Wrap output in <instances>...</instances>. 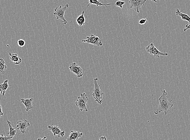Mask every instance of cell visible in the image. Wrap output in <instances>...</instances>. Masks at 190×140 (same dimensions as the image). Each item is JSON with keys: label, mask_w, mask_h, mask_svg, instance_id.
<instances>
[{"label": "cell", "mask_w": 190, "mask_h": 140, "mask_svg": "<svg viewBox=\"0 0 190 140\" xmlns=\"http://www.w3.org/2000/svg\"><path fill=\"white\" fill-rule=\"evenodd\" d=\"M161 92L162 94L159 98V106L155 111L154 112V113L156 115H158L161 112H163L164 115H166L173 106L174 104L172 103L173 100L169 99V97L167 96V92L165 89L162 90Z\"/></svg>", "instance_id": "6da1fadb"}, {"label": "cell", "mask_w": 190, "mask_h": 140, "mask_svg": "<svg viewBox=\"0 0 190 140\" xmlns=\"http://www.w3.org/2000/svg\"><path fill=\"white\" fill-rule=\"evenodd\" d=\"M98 80V78H95L93 79L94 88L92 93V95L94 98L95 101L97 102L99 104H101L102 102V96L104 94V93L100 89V86L97 83Z\"/></svg>", "instance_id": "7a4b0ae2"}, {"label": "cell", "mask_w": 190, "mask_h": 140, "mask_svg": "<svg viewBox=\"0 0 190 140\" xmlns=\"http://www.w3.org/2000/svg\"><path fill=\"white\" fill-rule=\"evenodd\" d=\"M88 101V98L87 95L85 92L80 94V96L78 97L77 100L75 102V104L76 106L80 108L81 111L83 110L88 111L87 108V104Z\"/></svg>", "instance_id": "3957f363"}, {"label": "cell", "mask_w": 190, "mask_h": 140, "mask_svg": "<svg viewBox=\"0 0 190 140\" xmlns=\"http://www.w3.org/2000/svg\"><path fill=\"white\" fill-rule=\"evenodd\" d=\"M69 7V5L67 4L64 7H62L61 5L59 7H56L54 9V13L53 14L55 15L56 19H60L64 24H66L68 21L64 18V13L67 9Z\"/></svg>", "instance_id": "277c9868"}, {"label": "cell", "mask_w": 190, "mask_h": 140, "mask_svg": "<svg viewBox=\"0 0 190 140\" xmlns=\"http://www.w3.org/2000/svg\"><path fill=\"white\" fill-rule=\"evenodd\" d=\"M146 50L147 52L151 55L154 56L155 58H159L160 56H167L168 55V53H163L158 50L157 47H155L154 44L151 43L146 47Z\"/></svg>", "instance_id": "5b68a950"}, {"label": "cell", "mask_w": 190, "mask_h": 140, "mask_svg": "<svg viewBox=\"0 0 190 140\" xmlns=\"http://www.w3.org/2000/svg\"><path fill=\"white\" fill-rule=\"evenodd\" d=\"M86 38H87L86 39L83 40L81 41V42L91 44L94 46H97L98 47L103 46L102 40L100 38L99 36L97 35H94L93 34H91L90 36H87Z\"/></svg>", "instance_id": "8992f818"}, {"label": "cell", "mask_w": 190, "mask_h": 140, "mask_svg": "<svg viewBox=\"0 0 190 140\" xmlns=\"http://www.w3.org/2000/svg\"><path fill=\"white\" fill-rule=\"evenodd\" d=\"M147 0H129L130 9H133L137 13L142 11L141 7L144 6Z\"/></svg>", "instance_id": "52a82bcc"}, {"label": "cell", "mask_w": 190, "mask_h": 140, "mask_svg": "<svg viewBox=\"0 0 190 140\" xmlns=\"http://www.w3.org/2000/svg\"><path fill=\"white\" fill-rule=\"evenodd\" d=\"M69 68L70 71L76 75L78 77H81L83 76L82 68L81 67L79 66L76 63H72L69 65Z\"/></svg>", "instance_id": "ba28073f"}, {"label": "cell", "mask_w": 190, "mask_h": 140, "mask_svg": "<svg viewBox=\"0 0 190 140\" xmlns=\"http://www.w3.org/2000/svg\"><path fill=\"white\" fill-rule=\"evenodd\" d=\"M30 125L29 121L26 120H19L17 121L16 126V128L18 130H20L21 132L22 133L24 134L26 132V131L27 128L30 127Z\"/></svg>", "instance_id": "9c48e42d"}, {"label": "cell", "mask_w": 190, "mask_h": 140, "mask_svg": "<svg viewBox=\"0 0 190 140\" xmlns=\"http://www.w3.org/2000/svg\"><path fill=\"white\" fill-rule=\"evenodd\" d=\"M49 129L52 131L54 136H58V138L63 137L65 135V131H62L59 126H54L53 124L48 125Z\"/></svg>", "instance_id": "30bf717a"}, {"label": "cell", "mask_w": 190, "mask_h": 140, "mask_svg": "<svg viewBox=\"0 0 190 140\" xmlns=\"http://www.w3.org/2000/svg\"><path fill=\"white\" fill-rule=\"evenodd\" d=\"M21 103L23 104L25 107V110L27 112L29 111L30 109H32L34 108L32 105V103L34 99L33 98H29V99H24L21 98L20 99Z\"/></svg>", "instance_id": "8fae6325"}, {"label": "cell", "mask_w": 190, "mask_h": 140, "mask_svg": "<svg viewBox=\"0 0 190 140\" xmlns=\"http://www.w3.org/2000/svg\"><path fill=\"white\" fill-rule=\"evenodd\" d=\"M83 134L79 131H71V133L67 137L66 140H77L82 137Z\"/></svg>", "instance_id": "7c38bea8"}, {"label": "cell", "mask_w": 190, "mask_h": 140, "mask_svg": "<svg viewBox=\"0 0 190 140\" xmlns=\"http://www.w3.org/2000/svg\"><path fill=\"white\" fill-rule=\"evenodd\" d=\"M10 56L11 60L17 65H19L22 62V59L19 57V56L16 53H12L11 52L8 53Z\"/></svg>", "instance_id": "4fadbf2b"}, {"label": "cell", "mask_w": 190, "mask_h": 140, "mask_svg": "<svg viewBox=\"0 0 190 140\" xmlns=\"http://www.w3.org/2000/svg\"><path fill=\"white\" fill-rule=\"evenodd\" d=\"M9 86L10 85L8 84V80H5L3 83L0 84V93L2 96H5L6 90Z\"/></svg>", "instance_id": "5bb4252c"}, {"label": "cell", "mask_w": 190, "mask_h": 140, "mask_svg": "<svg viewBox=\"0 0 190 140\" xmlns=\"http://www.w3.org/2000/svg\"><path fill=\"white\" fill-rule=\"evenodd\" d=\"M86 3H88V4L87 5L86 9L87 8V7L90 5H95L97 6H102V5L105 6L107 7V5H114V3H109V4H104L102 3L100 1L98 0H89V1L87 2H86Z\"/></svg>", "instance_id": "9a60e30c"}, {"label": "cell", "mask_w": 190, "mask_h": 140, "mask_svg": "<svg viewBox=\"0 0 190 140\" xmlns=\"http://www.w3.org/2000/svg\"><path fill=\"white\" fill-rule=\"evenodd\" d=\"M7 125H8V127H9V132L8 133V134L9 135V137H11L12 138L13 137L16 136L17 132L15 130V128H13L12 126V123L11 121L7 120Z\"/></svg>", "instance_id": "2e32d148"}, {"label": "cell", "mask_w": 190, "mask_h": 140, "mask_svg": "<svg viewBox=\"0 0 190 140\" xmlns=\"http://www.w3.org/2000/svg\"><path fill=\"white\" fill-rule=\"evenodd\" d=\"M183 10L180 11L178 9H177L176 12V14L177 15L180 16L182 18V20L184 21H187L189 23L188 25L190 24V17L187 14L182 13V12Z\"/></svg>", "instance_id": "e0dca14e"}, {"label": "cell", "mask_w": 190, "mask_h": 140, "mask_svg": "<svg viewBox=\"0 0 190 140\" xmlns=\"http://www.w3.org/2000/svg\"><path fill=\"white\" fill-rule=\"evenodd\" d=\"M85 10L83 11L82 14L77 17L76 19V22L77 24L80 26H82L85 25L86 22V19L84 17Z\"/></svg>", "instance_id": "ac0fdd59"}, {"label": "cell", "mask_w": 190, "mask_h": 140, "mask_svg": "<svg viewBox=\"0 0 190 140\" xmlns=\"http://www.w3.org/2000/svg\"><path fill=\"white\" fill-rule=\"evenodd\" d=\"M7 67L5 64L4 60L2 58H0V74H5V73Z\"/></svg>", "instance_id": "d6986e66"}, {"label": "cell", "mask_w": 190, "mask_h": 140, "mask_svg": "<svg viewBox=\"0 0 190 140\" xmlns=\"http://www.w3.org/2000/svg\"><path fill=\"white\" fill-rule=\"evenodd\" d=\"M18 44L19 47H24L25 44V41L24 40L21 39H19L18 41Z\"/></svg>", "instance_id": "ffe728a7"}, {"label": "cell", "mask_w": 190, "mask_h": 140, "mask_svg": "<svg viewBox=\"0 0 190 140\" xmlns=\"http://www.w3.org/2000/svg\"><path fill=\"white\" fill-rule=\"evenodd\" d=\"M125 3V2L124 1H117L115 5L117 7H119L120 8L122 9L123 8V5Z\"/></svg>", "instance_id": "44dd1931"}, {"label": "cell", "mask_w": 190, "mask_h": 140, "mask_svg": "<svg viewBox=\"0 0 190 140\" xmlns=\"http://www.w3.org/2000/svg\"><path fill=\"white\" fill-rule=\"evenodd\" d=\"M12 139L11 137H6L3 134L0 135V140H9Z\"/></svg>", "instance_id": "7402d4cb"}, {"label": "cell", "mask_w": 190, "mask_h": 140, "mask_svg": "<svg viewBox=\"0 0 190 140\" xmlns=\"http://www.w3.org/2000/svg\"><path fill=\"white\" fill-rule=\"evenodd\" d=\"M146 16H145L144 18L141 19V20L139 21V24H141V25H143L145 24L147 22V21L148 20V19H147L146 18Z\"/></svg>", "instance_id": "603a6c76"}, {"label": "cell", "mask_w": 190, "mask_h": 140, "mask_svg": "<svg viewBox=\"0 0 190 140\" xmlns=\"http://www.w3.org/2000/svg\"><path fill=\"white\" fill-rule=\"evenodd\" d=\"M4 115V113L2 112V107L1 104V101H0V119L1 118V117L3 116Z\"/></svg>", "instance_id": "cb8c5ba5"}, {"label": "cell", "mask_w": 190, "mask_h": 140, "mask_svg": "<svg viewBox=\"0 0 190 140\" xmlns=\"http://www.w3.org/2000/svg\"><path fill=\"white\" fill-rule=\"evenodd\" d=\"M190 29V24L188 25V24H187V25H186V26H185L184 30V31L186 32L187 31V30H188V29Z\"/></svg>", "instance_id": "d4e9b609"}, {"label": "cell", "mask_w": 190, "mask_h": 140, "mask_svg": "<svg viewBox=\"0 0 190 140\" xmlns=\"http://www.w3.org/2000/svg\"><path fill=\"white\" fill-rule=\"evenodd\" d=\"M37 140H47V137H43V138H39Z\"/></svg>", "instance_id": "484cf974"}, {"label": "cell", "mask_w": 190, "mask_h": 140, "mask_svg": "<svg viewBox=\"0 0 190 140\" xmlns=\"http://www.w3.org/2000/svg\"><path fill=\"white\" fill-rule=\"evenodd\" d=\"M99 140H107V138H106V137H105V136H103V137H101Z\"/></svg>", "instance_id": "4316f807"}, {"label": "cell", "mask_w": 190, "mask_h": 140, "mask_svg": "<svg viewBox=\"0 0 190 140\" xmlns=\"http://www.w3.org/2000/svg\"><path fill=\"white\" fill-rule=\"evenodd\" d=\"M151 1H153V2H157V0H151Z\"/></svg>", "instance_id": "83f0119b"}]
</instances>
